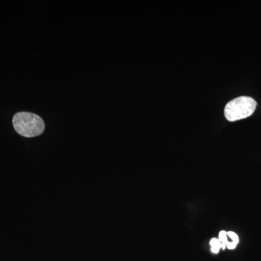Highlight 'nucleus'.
I'll return each instance as SVG.
<instances>
[{
    "label": "nucleus",
    "mask_w": 261,
    "mask_h": 261,
    "mask_svg": "<svg viewBox=\"0 0 261 261\" xmlns=\"http://www.w3.org/2000/svg\"><path fill=\"white\" fill-rule=\"evenodd\" d=\"M13 126L15 132L27 138L38 137L45 129V123L40 116L34 113L19 112L13 118Z\"/></svg>",
    "instance_id": "obj_1"
},
{
    "label": "nucleus",
    "mask_w": 261,
    "mask_h": 261,
    "mask_svg": "<svg viewBox=\"0 0 261 261\" xmlns=\"http://www.w3.org/2000/svg\"><path fill=\"white\" fill-rule=\"evenodd\" d=\"M256 106L257 102L253 98L247 96L235 98L225 106V118L230 122L245 119L252 116Z\"/></svg>",
    "instance_id": "obj_2"
},
{
    "label": "nucleus",
    "mask_w": 261,
    "mask_h": 261,
    "mask_svg": "<svg viewBox=\"0 0 261 261\" xmlns=\"http://www.w3.org/2000/svg\"><path fill=\"white\" fill-rule=\"evenodd\" d=\"M219 240L221 243H224L225 245H227L228 243L227 239V232H226L225 231H221V232L219 233Z\"/></svg>",
    "instance_id": "obj_3"
},
{
    "label": "nucleus",
    "mask_w": 261,
    "mask_h": 261,
    "mask_svg": "<svg viewBox=\"0 0 261 261\" xmlns=\"http://www.w3.org/2000/svg\"><path fill=\"white\" fill-rule=\"evenodd\" d=\"M227 236L229 237V238L231 239V240H232L233 243H236L237 245H238L240 240H239V237L236 233L233 232V231H228V232H227Z\"/></svg>",
    "instance_id": "obj_4"
},
{
    "label": "nucleus",
    "mask_w": 261,
    "mask_h": 261,
    "mask_svg": "<svg viewBox=\"0 0 261 261\" xmlns=\"http://www.w3.org/2000/svg\"><path fill=\"white\" fill-rule=\"evenodd\" d=\"M210 245L211 247H218L221 249V243L218 239H212V240H211Z\"/></svg>",
    "instance_id": "obj_5"
},
{
    "label": "nucleus",
    "mask_w": 261,
    "mask_h": 261,
    "mask_svg": "<svg viewBox=\"0 0 261 261\" xmlns=\"http://www.w3.org/2000/svg\"><path fill=\"white\" fill-rule=\"evenodd\" d=\"M237 246V244L233 243V242H228L227 245H226V247L229 250H233Z\"/></svg>",
    "instance_id": "obj_6"
},
{
    "label": "nucleus",
    "mask_w": 261,
    "mask_h": 261,
    "mask_svg": "<svg viewBox=\"0 0 261 261\" xmlns=\"http://www.w3.org/2000/svg\"><path fill=\"white\" fill-rule=\"evenodd\" d=\"M220 248L218 247H211V251L214 253H218L219 252Z\"/></svg>",
    "instance_id": "obj_7"
},
{
    "label": "nucleus",
    "mask_w": 261,
    "mask_h": 261,
    "mask_svg": "<svg viewBox=\"0 0 261 261\" xmlns=\"http://www.w3.org/2000/svg\"><path fill=\"white\" fill-rule=\"evenodd\" d=\"M226 245H225V244H224V243H221V248H222L223 250H225V249H226Z\"/></svg>",
    "instance_id": "obj_8"
}]
</instances>
